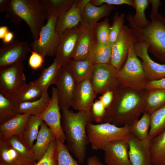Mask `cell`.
<instances>
[{
    "instance_id": "cell-6",
    "label": "cell",
    "mask_w": 165,
    "mask_h": 165,
    "mask_svg": "<svg viewBox=\"0 0 165 165\" xmlns=\"http://www.w3.org/2000/svg\"><path fill=\"white\" fill-rule=\"evenodd\" d=\"M134 45L130 47L127 60L118 72L120 86L134 90H146L149 81L143 69L141 61L136 56Z\"/></svg>"
},
{
    "instance_id": "cell-23",
    "label": "cell",
    "mask_w": 165,
    "mask_h": 165,
    "mask_svg": "<svg viewBox=\"0 0 165 165\" xmlns=\"http://www.w3.org/2000/svg\"><path fill=\"white\" fill-rule=\"evenodd\" d=\"M55 139L49 127L43 121L40 126L36 143L31 149L36 162L41 159L48 150L51 142Z\"/></svg>"
},
{
    "instance_id": "cell-7",
    "label": "cell",
    "mask_w": 165,
    "mask_h": 165,
    "mask_svg": "<svg viewBox=\"0 0 165 165\" xmlns=\"http://www.w3.org/2000/svg\"><path fill=\"white\" fill-rule=\"evenodd\" d=\"M46 23L42 27L38 38L31 44L33 51L44 57L53 56L59 44L60 35L56 30L57 17L52 13H48Z\"/></svg>"
},
{
    "instance_id": "cell-10",
    "label": "cell",
    "mask_w": 165,
    "mask_h": 165,
    "mask_svg": "<svg viewBox=\"0 0 165 165\" xmlns=\"http://www.w3.org/2000/svg\"><path fill=\"white\" fill-rule=\"evenodd\" d=\"M137 42L128 26L124 25L118 38L112 46L110 64L118 71L125 64L130 47Z\"/></svg>"
},
{
    "instance_id": "cell-3",
    "label": "cell",
    "mask_w": 165,
    "mask_h": 165,
    "mask_svg": "<svg viewBox=\"0 0 165 165\" xmlns=\"http://www.w3.org/2000/svg\"><path fill=\"white\" fill-rule=\"evenodd\" d=\"M149 2L152 7L148 25L142 29L138 28L133 23L132 16L129 14L127 17L128 27L137 41L147 43L148 52L165 64V16L158 12L162 4L160 0H149Z\"/></svg>"
},
{
    "instance_id": "cell-2",
    "label": "cell",
    "mask_w": 165,
    "mask_h": 165,
    "mask_svg": "<svg viewBox=\"0 0 165 165\" xmlns=\"http://www.w3.org/2000/svg\"><path fill=\"white\" fill-rule=\"evenodd\" d=\"M61 125L67 146L80 163L86 157L89 143L86 128L93 121L91 114L83 111L75 112L66 108L61 109Z\"/></svg>"
},
{
    "instance_id": "cell-46",
    "label": "cell",
    "mask_w": 165,
    "mask_h": 165,
    "mask_svg": "<svg viewBox=\"0 0 165 165\" xmlns=\"http://www.w3.org/2000/svg\"><path fill=\"white\" fill-rule=\"evenodd\" d=\"M113 96V91H108L102 94L98 99L101 101L106 109H107L112 103Z\"/></svg>"
},
{
    "instance_id": "cell-41",
    "label": "cell",
    "mask_w": 165,
    "mask_h": 165,
    "mask_svg": "<svg viewBox=\"0 0 165 165\" xmlns=\"http://www.w3.org/2000/svg\"><path fill=\"white\" fill-rule=\"evenodd\" d=\"M125 15L119 14L116 12L113 18L112 24L110 28L109 44L112 46L118 38L122 30L125 21Z\"/></svg>"
},
{
    "instance_id": "cell-26",
    "label": "cell",
    "mask_w": 165,
    "mask_h": 165,
    "mask_svg": "<svg viewBox=\"0 0 165 165\" xmlns=\"http://www.w3.org/2000/svg\"><path fill=\"white\" fill-rule=\"evenodd\" d=\"M48 91H44L42 96L36 100L18 104V114H27L38 116L42 114L48 106L51 100Z\"/></svg>"
},
{
    "instance_id": "cell-1",
    "label": "cell",
    "mask_w": 165,
    "mask_h": 165,
    "mask_svg": "<svg viewBox=\"0 0 165 165\" xmlns=\"http://www.w3.org/2000/svg\"><path fill=\"white\" fill-rule=\"evenodd\" d=\"M145 90L137 91L119 86L113 91V101L106 109L102 123L121 127L130 126L137 120L145 112Z\"/></svg>"
},
{
    "instance_id": "cell-4",
    "label": "cell",
    "mask_w": 165,
    "mask_h": 165,
    "mask_svg": "<svg viewBox=\"0 0 165 165\" xmlns=\"http://www.w3.org/2000/svg\"><path fill=\"white\" fill-rule=\"evenodd\" d=\"M9 16L19 22L24 20L29 27L33 40H37L48 15L39 0H11L6 12Z\"/></svg>"
},
{
    "instance_id": "cell-49",
    "label": "cell",
    "mask_w": 165,
    "mask_h": 165,
    "mask_svg": "<svg viewBox=\"0 0 165 165\" xmlns=\"http://www.w3.org/2000/svg\"><path fill=\"white\" fill-rule=\"evenodd\" d=\"M87 165H103L97 157L94 156L89 157L87 160Z\"/></svg>"
},
{
    "instance_id": "cell-18",
    "label": "cell",
    "mask_w": 165,
    "mask_h": 165,
    "mask_svg": "<svg viewBox=\"0 0 165 165\" xmlns=\"http://www.w3.org/2000/svg\"><path fill=\"white\" fill-rule=\"evenodd\" d=\"M128 150L129 146L127 140L109 142L103 150L106 164L131 165L129 158Z\"/></svg>"
},
{
    "instance_id": "cell-24",
    "label": "cell",
    "mask_w": 165,
    "mask_h": 165,
    "mask_svg": "<svg viewBox=\"0 0 165 165\" xmlns=\"http://www.w3.org/2000/svg\"><path fill=\"white\" fill-rule=\"evenodd\" d=\"M61 68V62L55 57L53 63L42 71L39 76L31 82L42 88L44 91H48L50 85H55Z\"/></svg>"
},
{
    "instance_id": "cell-31",
    "label": "cell",
    "mask_w": 165,
    "mask_h": 165,
    "mask_svg": "<svg viewBox=\"0 0 165 165\" xmlns=\"http://www.w3.org/2000/svg\"><path fill=\"white\" fill-rule=\"evenodd\" d=\"M43 121L39 116H30L23 131L22 139L30 149L38 134L39 127Z\"/></svg>"
},
{
    "instance_id": "cell-50",
    "label": "cell",
    "mask_w": 165,
    "mask_h": 165,
    "mask_svg": "<svg viewBox=\"0 0 165 165\" xmlns=\"http://www.w3.org/2000/svg\"><path fill=\"white\" fill-rule=\"evenodd\" d=\"M14 37L13 33L9 31L2 39L3 43L6 44L11 42L13 40Z\"/></svg>"
},
{
    "instance_id": "cell-45",
    "label": "cell",
    "mask_w": 165,
    "mask_h": 165,
    "mask_svg": "<svg viewBox=\"0 0 165 165\" xmlns=\"http://www.w3.org/2000/svg\"><path fill=\"white\" fill-rule=\"evenodd\" d=\"M44 57L38 53L34 51H31L28 63L30 67L34 70L41 68L44 61Z\"/></svg>"
},
{
    "instance_id": "cell-44",
    "label": "cell",
    "mask_w": 165,
    "mask_h": 165,
    "mask_svg": "<svg viewBox=\"0 0 165 165\" xmlns=\"http://www.w3.org/2000/svg\"><path fill=\"white\" fill-rule=\"evenodd\" d=\"M90 2L96 6H100L104 4L112 6L126 5L135 8L134 3L133 0H90Z\"/></svg>"
},
{
    "instance_id": "cell-55",
    "label": "cell",
    "mask_w": 165,
    "mask_h": 165,
    "mask_svg": "<svg viewBox=\"0 0 165 165\" xmlns=\"http://www.w3.org/2000/svg\"></svg>"
},
{
    "instance_id": "cell-33",
    "label": "cell",
    "mask_w": 165,
    "mask_h": 165,
    "mask_svg": "<svg viewBox=\"0 0 165 165\" xmlns=\"http://www.w3.org/2000/svg\"><path fill=\"white\" fill-rule=\"evenodd\" d=\"M44 91L31 82L27 84L12 100L17 104L31 101L38 99Z\"/></svg>"
},
{
    "instance_id": "cell-51",
    "label": "cell",
    "mask_w": 165,
    "mask_h": 165,
    "mask_svg": "<svg viewBox=\"0 0 165 165\" xmlns=\"http://www.w3.org/2000/svg\"><path fill=\"white\" fill-rule=\"evenodd\" d=\"M8 27L5 26L0 27V39H3L5 35L9 31Z\"/></svg>"
},
{
    "instance_id": "cell-5",
    "label": "cell",
    "mask_w": 165,
    "mask_h": 165,
    "mask_svg": "<svg viewBox=\"0 0 165 165\" xmlns=\"http://www.w3.org/2000/svg\"><path fill=\"white\" fill-rule=\"evenodd\" d=\"M86 131L91 148L95 150H103L110 142L127 140L131 133L129 126L119 127L108 122L90 123Z\"/></svg>"
},
{
    "instance_id": "cell-21",
    "label": "cell",
    "mask_w": 165,
    "mask_h": 165,
    "mask_svg": "<svg viewBox=\"0 0 165 165\" xmlns=\"http://www.w3.org/2000/svg\"><path fill=\"white\" fill-rule=\"evenodd\" d=\"M30 116L27 114H18L0 124V139H7L14 136L22 138L23 131Z\"/></svg>"
},
{
    "instance_id": "cell-11",
    "label": "cell",
    "mask_w": 165,
    "mask_h": 165,
    "mask_svg": "<svg viewBox=\"0 0 165 165\" xmlns=\"http://www.w3.org/2000/svg\"><path fill=\"white\" fill-rule=\"evenodd\" d=\"M60 109L56 88L53 87L52 89L51 100L48 106L38 116L46 123L56 139L64 143L65 138L62 127Z\"/></svg>"
},
{
    "instance_id": "cell-9",
    "label": "cell",
    "mask_w": 165,
    "mask_h": 165,
    "mask_svg": "<svg viewBox=\"0 0 165 165\" xmlns=\"http://www.w3.org/2000/svg\"><path fill=\"white\" fill-rule=\"evenodd\" d=\"M118 72L110 64H94L89 81L97 94L114 91L120 86Z\"/></svg>"
},
{
    "instance_id": "cell-36",
    "label": "cell",
    "mask_w": 165,
    "mask_h": 165,
    "mask_svg": "<svg viewBox=\"0 0 165 165\" xmlns=\"http://www.w3.org/2000/svg\"><path fill=\"white\" fill-rule=\"evenodd\" d=\"M18 104L0 93V124L15 117L17 114Z\"/></svg>"
},
{
    "instance_id": "cell-48",
    "label": "cell",
    "mask_w": 165,
    "mask_h": 165,
    "mask_svg": "<svg viewBox=\"0 0 165 165\" xmlns=\"http://www.w3.org/2000/svg\"><path fill=\"white\" fill-rule=\"evenodd\" d=\"M11 0H0V13L6 12L10 6Z\"/></svg>"
},
{
    "instance_id": "cell-14",
    "label": "cell",
    "mask_w": 165,
    "mask_h": 165,
    "mask_svg": "<svg viewBox=\"0 0 165 165\" xmlns=\"http://www.w3.org/2000/svg\"><path fill=\"white\" fill-rule=\"evenodd\" d=\"M55 85L60 109H69L77 84L67 66L61 68Z\"/></svg>"
},
{
    "instance_id": "cell-42",
    "label": "cell",
    "mask_w": 165,
    "mask_h": 165,
    "mask_svg": "<svg viewBox=\"0 0 165 165\" xmlns=\"http://www.w3.org/2000/svg\"><path fill=\"white\" fill-rule=\"evenodd\" d=\"M57 150L56 139L50 144L46 152L35 165H57Z\"/></svg>"
},
{
    "instance_id": "cell-16",
    "label": "cell",
    "mask_w": 165,
    "mask_h": 165,
    "mask_svg": "<svg viewBox=\"0 0 165 165\" xmlns=\"http://www.w3.org/2000/svg\"><path fill=\"white\" fill-rule=\"evenodd\" d=\"M127 141L131 165H152L150 151L151 139L148 138L141 140L130 133Z\"/></svg>"
},
{
    "instance_id": "cell-34",
    "label": "cell",
    "mask_w": 165,
    "mask_h": 165,
    "mask_svg": "<svg viewBox=\"0 0 165 165\" xmlns=\"http://www.w3.org/2000/svg\"><path fill=\"white\" fill-rule=\"evenodd\" d=\"M148 138L152 140L165 130V105L150 115Z\"/></svg>"
},
{
    "instance_id": "cell-35",
    "label": "cell",
    "mask_w": 165,
    "mask_h": 165,
    "mask_svg": "<svg viewBox=\"0 0 165 165\" xmlns=\"http://www.w3.org/2000/svg\"><path fill=\"white\" fill-rule=\"evenodd\" d=\"M150 126V115L145 112L140 119L129 126V127L130 133L138 138L142 140L148 138Z\"/></svg>"
},
{
    "instance_id": "cell-52",
    "label": "cell",
    "mask_w": 165,
    "mask_h": 165,
    "mask_svg": "<svg viewBox=\"0 0 165 165\" xmlns=\"http://www.w3.org/2000/svg\"><path fill=\"white\" fill-rule=\"evenodd\" d=\"M0 165H6L2 161L0 160Z\"/></svg>"
},
{
    "instance_id": "cell-40",
    "label": "cell",
    "mask_w": 165,
    "mask_h": 165,
    "mask_svg": "<svg viewBox=\"0 0 165 165\" xmlns=\"http://www.w3.org/2000/svg\"><path fill=\"white\" fill-rule=\"evenodd\" d=\"M110 27L109 20L106 18L95 25L94 30L97 42L102 44L109 43Z\"/></svg>"
},
{
    "instance_id": "cell-47",
    "label": "cell",
    "mask_w": 165,
    "mask_h": 165,
    "mask_svg": "<svg viewBox=\"0 0 165 165\" xmlns=\"http://www.w3.org/2000/svg\"><path fill=\"white\" fill-rule=\"evenodd\" d=\"M158 89L165 90V77L159 80L149 82L146 90Z\"/></svg>"
},
{
    "instance_id": "cell-12",
    "label": "cell",
    "mask_w": 165,
    "mask_h": 165,
    "mask_svg": "<svg viewBox=\"0 0 165 165\" xmlns=\"http://www.w3.org/2000/svg\"><path fill=\"white\" fill-rule=\"evenodd\" d=\"M30 51V45L27 41L14 39L4 43L0 47V68L23 62Z\"/></svg>"
},
{
    "instance_id": "cell-38",
    "label": "cell",
    "mask_w": 165,
    "mask_h": 165,
    "mask_svg": "<svg viewBox=\"0 0 165 165\" xmlns=\"http://www.w3.org/2000/svg\"><path fill=\"white\" fill-rule=\"evenodd\" d=\"M8 139L12 146L31 165H35L37 163L31 150L25 143L21 138L14 136Z\"/></svg>"
},
{
    "instance_id": "cell-43",
    "label": "cell",
    "mask_w": 165,
    "mask_h": 165,
    "mask_svg": "<svg viewBox=\"0 0 165 165\" xmlns=\"http://www.w3.org/2000/svg\"><path fill=\"white\" fill-rule=\"evenodd\" d=\"M106 109L101 101L98 99L94 102L91 108V114L93 121L101 123Z\"/></svg>"
},
{
    "instance_id": "cell-13",
    "label": "cell",
    "mask_w": 165,
    "mask_h": 165,
    "mask_svg": "<svg viewBox=\"0 0 165 165\" xmlns=\"http://www.w3.org/2000/svg\"><path fill=\"white\" fill-rule=\"evenodd\" d=\"M148 45L145 42H137L134 45L136 56L142 60V68L149 81L159 80L165 77V64L154 61L150 57Z\"/></svg>"
},
{
    "instance_id": "cell-28",
    "label": "cell",
    "mask_w": 165,
    "mask_h": 165,
    "mask_svg": "<svg viewBox=\"0 0 165 165\" xmlns=\"http://www.w3.org/2000/svg\"><path fill=\"white\" fill-rule=\"evenodd\" d=\"M112 46L109 43L102 44L96 39L90 48L88 59L93 64H110Z\"/></svg>"
},
{
    "instance_id": "cell-37",
    "label": "cell",
    "mask_w": 165,
    "mask_h": 165,
    "mask_svg": "<svg viewBox=\"0 0 165 165\" xmlns=\"http://www.w3.org/2000/svg\"><path fill=\"white\" fill-rule=\"evenodd\" d=\"M136 13L131 16V20L134 24L139 28H143L149 24L148 21L146 17L145 10L150 3L149 0H134Z\"/></svg>"
},
{
    "instance_id": "cell-8",
    "label": "cell",
    "mask_w": 165,
    "mask_h": 165,
    "mask_svg": "<svg viewBox=\"0 0 165 165\" xmlns=\"http://www.w3.org/2000/svg\"><path fill=\"white\" fill-rule=\"evenodd\" d=\"M24 69L23 62L0 68V93L13 99L27 84Z\"/></svg>"
},
{
    "instance_id": "cell-53",
    "label": "cell",
    "mask_w": 165,
    "mask_h": 165,
    "mask_svg": "<svg viewBox=\"0 0 165 165\" xmlns=\"http://www.w3.org/2000/svg\"><path fill=\"white\" fill-rule=\"evenodd\" d=\"M105 165H107V164H106Z\"/></svg>"
},
{
    "instance_id": "cell-20",
    "label": "cell",
    "mask_w": 165,
    "mask_h": 165,
    "mask_svg": "<svg viewBox=\"0 0 165 165\" xmlns=\"http://www.w3.org/2000/svg\"><path fill=\"white\" fill-rule=\"evenodd\" d=\"M115 9L113 6L107 4L96 6L91 4L90 1L85 7L79 25L82 28L94 27L98 20L108 16Z\"/></svg>"
},
{
    "instance_id": "cell-15",
    "label": "cell",
    "mask_w": 165,
    "mask_h": 165,
    "mask_svg": "<svg viewBox=\"0 0 165 165\" xmlns=\"http://www.w3.org/2000/svg\"><path fill=\"white\" fill-rule=\"evenodd\" d=\"M81 30V28L79 25L65 30L60 35V41L55 55L61 62L62 67L67 66L72 59L77 41Z\"/></svg>"
},
{
    "instance_id": "cell-19",
    "label": "cell",
    "mask_w": 165,
    "mask_h": 165,
    "mask_svg": "<svg viewBox=\"0 0 165 165\" xmlns=\"http://www.w3.org/2000/svg\"><path fill=\"white\" fill-rule=\"evenodd\" d=\"M97 95L89 80L83 81L77 85L71 107L78 111L91 114V107Z\"/></svg>"
},
{
    "instance_id": "cell-25",
    "label": "cell",
    "mask_w": 165,
    "mask_h": 165,
    "mask_svg": "<svg viewBox=\"0 0 165 165\" xmlns=\"http://www.w3.org/2000/svg\"><path fill=\"white\" fill-rule=\"evenodd\" d=\"M94 64L88 59L79 60L72 59L67 66L77 85L83 81L90 80Z\"/></svg>"
},
{
    "instance_id": "cell-54",
    "label": "cell",
    "mask_w": 165,
    "mask_h": 165,
    "mask_svg": "<svg viewBox=\"0 0 165 165\" xmlns=\"http://www.w3.org/2000/svg\"><path fill=\"white\" fill-rule=\"evenodd\" d=\"M164 165H165V163L164 164Z\"/></svg>"
},
{
    "instance_id": "cell-39",
    "label": "cell",
    "mask_w": 165,
    "mask_h": 165,
    "mask_svg": "<svg viewBox=\"0 0 165 165\" xmlns=\"http://www.w3.org/2000/svg\"><path fill=\"white\" fill-rule=\"evenodd\" d=\"M57 150V165H80L73 158L64 143L56 139Z\"/></svg>"
},
{
    "instance_id": "cell-17",
    "label": "cell",
    "mask_w": 165,
    "mask_h": 165,
    "mask_svg": "<svg viewBox=\"0 0 165 165\" xmlns=\"http://www.w3.org/2000/svg\"><path fill=\"white\" fill-rule=\"evenodd\" d=\"M90 0H75L69 9L58 18L56 30L59 35L67 29L79 25L85 7Z\"/></svg>"
},
{
    "instance_id": "cell-32",
    "label": "cell",
    "mask_w": 165,
    "mask_h": 165,
    "mask_svg": "<svg viewBox=\"0 0 165 165\" xmlns=\"http://www.w3.org/2000/svg\"><path fill=\"white\" fill-rule=\"evenodd\" d=\"M39 1L47 14L49 13H53L58 18L69 9L75 0H41Z\"/></svg>"
},
{
    "instance_id": "cell-29",
    "label": "cell",
    "mask_w": 165,
    "mask_h": 165,
    "mask_svg": "<svg viewBox=\"0 0 165 165\" xmlns=\"http://www.w3.org/2000/svg\"><path fill=\"white\" fill-rule=\"evenodd\" d=\"M145 110L149 115L165 105V90L152 89L145 90Z\"/></svg>"
},
{
    "instance_id": "cell-27",
    "label": "cell",
    "mask_w": 165,
    "mask_h": 165,
    "mask_svg": "<svg viewBox=\"0 0 165 165\" xmlns=\"http://www.w3.org/2000/svg\"><path fill=\"white\" fill-rule=\"evenodd\" d=\"M0 160L6 165H31L12 146L8 139H0Z\"/></svg>"
},
{
    "instance_id": "cell-30",
    "label": "cell",
    "mask_w": 165,
    "mask_h": 165,
    "mask_svg": "<svg viewBox=\"0 0 165 165\" xmlns=\"http://www.w3.org/2000/svg\"><path fill=\"white\" fill-rule=\"evenodd\" d=\"M150 151L152 165L165 163V130L151 141Z\"/></svg>"
},
{
    "instance_id": "cell-22",
    "label": "cell",
    "mask_w": 165,
    "mask_h": 165,
    "mask_svg": "<svg viewBox=\"0 0 165 165\" xmlns=\"http://www.w3.org/2000/svg\"><path fill=\"white\" fill-rule=\"evenodd\" d=\"M80 27L82 30L77 39L72 59L83 60L88 59L90 48L95 40V38L94 27Z\"/></svg>"
}]
</instances>
